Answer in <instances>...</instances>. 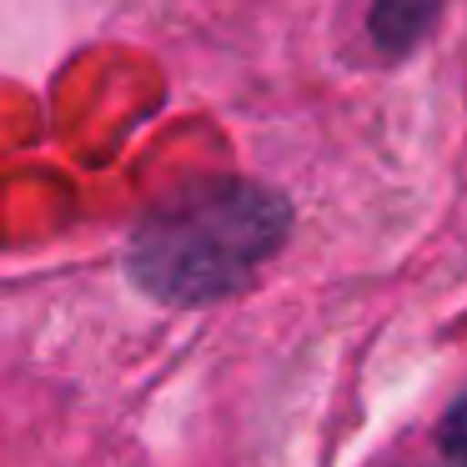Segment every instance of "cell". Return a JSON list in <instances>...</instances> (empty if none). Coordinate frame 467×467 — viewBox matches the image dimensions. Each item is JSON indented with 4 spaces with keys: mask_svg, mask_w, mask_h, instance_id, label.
<instances>
[{
    "mask_svg": "<svg viewBox=\"0 0 467 467\" xmlns=\"http://www.w3.org/2000/svg\"><path fill=\"white\" fill-rule=\"evenodd\" d=\"M286 236V196L242 176H206L141 216L126 242V272L156 302L202 306L242 292Z\"/></svg>",
    "mask_w": 467,
    "mask_h": 467,
    "instance_id": "1",
    "label": "cell"
},
{
    "mask_svg": "<svg viewBox=\"0 0 467 467\" xmlns=\"http://www.w3.org/2000/svg\"><path fill=\"white\" fill-rule=\"evenodd\" d=\"M437 11H442V0H372L367 36L377 41V51L407 56L427 31H432Z\"/></svg>",
    "mask_w": 467,
    "mask_h": 467,
    "instance_id": "2",
    "label": "cell"
},
{
    "mask_svg": "<svg viewBox=\"0 0 467 467\" xmlns=\"http://www.w3.org/2000/svg\"><path fill=\"white\" fill-rule=\"evenodd\" d=\"M442 452L452 457L457 467H467V392L457 397L452 407H447V417H442Z\"/></svg>",
    "mask_w": 467,
    "mask_h": 467,
    "instance_id": "3",
    "label": "cell"
}]
</instances>
